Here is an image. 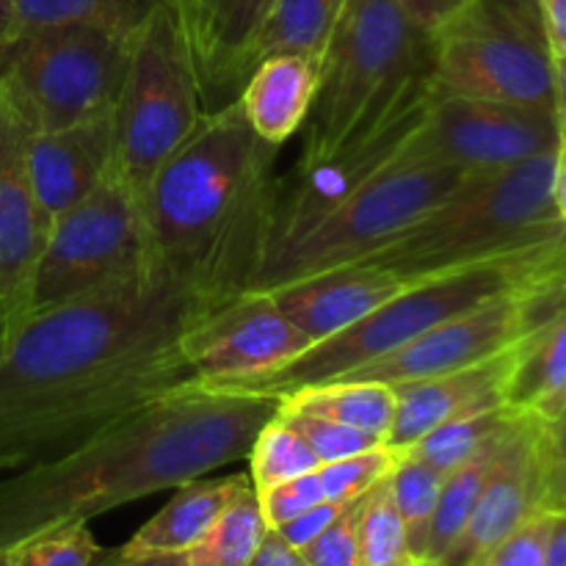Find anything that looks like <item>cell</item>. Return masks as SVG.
<instances>
[{
    "mask_svg": "<svg viewBox=\"0 0 566 566\" xmlns=\"http://www.w3.org/2000/svg\"><path fill=\"white\" fill-rule=\"evenodd\" d=\"M564 307V282L553 285L514 287L486 298L479 307L442 321L434 329L423 332L376 363L363 365L340 379L381 381V385H403V381L440 376L448 370L468 368L495 357L503 348L517 343L525 332ZM335 381V379H332Z\"/></svg>",
    "mask_w": 566,
    "mask_h": 566,
    "instance_id": "cell-14",
    "label": "cell"
},
{
    "mask_svg": "<svg viewBox=\"0 0 566 566\" xmlns=\"http://www.w3.org/2000/svg\"><path fill=\"white\" fill-rule=\"evenodd\" d=\"M506 429L497 437H492L475 457H470L468 462L459 464L457 470H451V473L446 475L440 497H437L434 517H431L429 545H426L423 564L418 566H434L453 545H457L462 531L468 528L475 503H479L481 497V490H484L486 484V475H490L492 462H495L497 446H501Z\"/></svg>",
    "mask_w": 566,
    "mask_h": 566,
    "instance_id": "cell-27",
    "label": "cell"
},
{
    "mask_svg": "<svg viewBox=\"0 0 566 566\" xmlns=\"http://www.w3.org/2000/svg\"><path fill=\"white\" fill-rule=\"evenodd\" d=\"M252 484L249 475L230 479H199L177 486L171 501L133 534L127 545L119 547L122 556L138 553H186L208 534L219 514Z\"/></svg>",
    "mask_w": 566,
    "mask_h": 566,
    "instance_id": "cell-24",
    "label": "cell"
},
{
    "mask_svg": "<svg viewBox=\"0 0 566 566\" xmlns=\"http://www.w3.org/2000/svg\"><path fill=\"white\" fill-rule=\"evenodd\" d=\"M542 566H566V512H558L553 517L545 545V564Z\"/></svg>",
    "mask_w": 566,
    "mask_h": 566,
    "instance_id": "cell-45",
    "label": "cell"
},
{
    "mask_svg": "<svg viewBox=\"0 0 566 566\" xmlns=\"http://www.w3.org/2000/svg\"><path fill=\"white\" fill-rule=\"evenodd\" d=\"M127 39L99 28L22 31L0 50V83L33 133L77 125L114 108Z\"/></svg>",
    "mask_w": 566,
    "mask_h": 566,
    "instance_id": "cell-10",
    "label": "cell"
},
{
    "mask_svg": "<svg viewBox=\"0 0 566 566\" xmlns=\"http://www.w3.org/2000/svg\"><path fill=\"white\" fill-rule=\"evenodd\" d=\"M247 566H307V562H304L296 547L287 545L276 531L269 528V534L263 536V542H260V547L249 558Z\"/></svg>",
    "mask_w": 566,
    "mask_h": 566,
    "instance_id": "cell-43",
    "label": "cell"
},
{
    "mask_svg": "<svg viewBox=\"0 0 566 566\" xmlns=\"http://www.w3.org/2000/svg\"><path fill=\"white\" fill-rule=\"evenodd\" d=\"M269 534L254 486L249 484L224 512L219 514L208 534L186 551L188 566H247L249 558Z\"/></svg>",
    "mask_w": 566,
    "mask_h": 566,
    "instance_id": "cell-29",
    "label": "cell"
},
{
    "mask_svg": "<svg viewBox=\"0 0 566 566\" xmlns=\"http://www.w3.org/2000/svg\"><path fill=\"white\" fill-rule=\"evenodd\" d=\"M517 343L484 363L396 385V418L381 442L392 451H407L446 420L475 409L506 407V385L517 357Z\"/></svg>",
    "mask_w": 566,
    "mask_h": 566,
    "instance_id": "cell-20",
    "label": "cell"
},
{
    "mask_svg": "<svg viewBox=\"0 0 566 566\" xmlns=\"http://www.w3.org/2000/svg\"><path fill=\"white\" fill-rule=\"evenodd\" d=\"M0 566H9V553H3V556H0Z\"/></svg>",
    "mask_w": 566,
    "mask_h": 566,
    "instance_id": "cell-48",
    "label": "cell"
},
{
    "mask_svg": "<svg viewBox=\"0 0 566 566\" xmlns=\"http://www.w3.org/2000/svg\"><path fill=\"white\" fill-rule=\"evenodd\" d=\"M348 503H318V506L307 509V512H302L298 517L287 520V523H282L280 528H271L276 531V534L282 536V539L287 542L291 547H296V551H302L304 545H310V542L315 539L318 534H324L326 528H329L332 523H335L337 517H340V512L346 509Z\"/></svg>",
    "mask_w": 566,
    "mask_h": 566,
    "instance_id": "cell-40",
    "label": "cell"
},
{
    "mask_svg": "<svg viewBox=\"0 0 566 566\" xmlns=\"http://www.w3.org/2000/svg\"><path fill=\"white\" fill-rule=\"evenodd\" d=\"M280 401L324 415L348 429L365 431L376 440H385L396 418V387L381 385V381L335 379L324 385L298 387L280 396Z\"/></svg>",
    "mask_w": 566,
    "mask_h": 566,
    "instance_id": "cell-25",
    "label": "cell"
},
{
    "mask_svg": "<svg viewBox=\"0 0 566 566\" xmlns=\"http://www.w3.org/2000/svg\"><path fill=\"white\" fill-rule=\"evenodd\" d=\"M434 92L564 114V77L514 0H470L431 31Z\"/></svg>",
    "mask_w": 566,
    "mask_h": 566,
    "instance_id": "cell-9",
    "label": "cell"
},
{
    "mask_svg": "<svg viewBox=\"0 0 566 566\" xmlns=\"http://www.w3.org/2000/svg\"><path fill=\"white\" fill-rule=\"evenodd\" d=\"M468 177L434 160L407 158L401 149L385 171L337 205L318 224L265 252L243 291L265 293L287 282L363 263L412 227L426 210L440 205Z\"/></svg>",
    "mask_w": 566,
    "mask_h": 566,
    "instance_id": "cell-8",
    "label": "cell"
},
{
    "mask_svg": "<svg viewBox=\"0 0 566 566\" xmlns=\"http://www.w3.org/2000/svg\"><path fill=\"white\" fill-rule=\"evenodd\" d=\"M431 33L398 0H343L318 55L298 160H318L426 99Z\"/></svg>",
    "mask_w": 566,
    "mask_h": 566,
    "instance_id": "cell-4",
    "label": "cell"
},
{
    "mask_svg": "<svg viewBox=\"0 0 566 566\" xmlns=\"http://www.w3.org/2000/svg\"><path fill=\"white\" fill-rule=\"evenodd\" d=\"M17 36V11L14 0H0V50Z\"/></svg>",
    "mask_w": 566,
    "mask_h": 566,
    "instance_id": "cell-46",
    "label": "cell"
},
{
    "mask_svg": "<svg viewBox=\"0 0 566 566\" xmlns=\"http://www.w3.org/2000/svg\"><path fill=\"white\" fill-rule=\"evenodd\" d=\"M88 523L64 525L9 551V566H94L103 558Z\"/></svg>",
    "mask_w": 566,
    "mask_h": 566,
    "instance_id": "cell-34",
    "label": "cell"
},
{
    "mask_svg": "<svg viewBox=\"0 0 566 566\" xmlns=\"http://www.w3.org/2000/svg\"><path fill=\"white\" fill-rule=\"evenodd\" d=\"M506 407L547 423H564L566 412V313L564 307L525 332L517 343Z\"/></svg>",
    "mask_w": 566,
    "mask_h": 566,
    "instance_id": "cell-23",
    "label": "cell"
},
{
    "mask_svg": "<svg viewBox=\"0 0 566 566\" xmlns=\"http://www.w3.org/2000/svg\"><path fill=\"white\" fill-rule=\"evenodd\" d=\"M558 512H536L514 528L497 547H492L479 566H542L553 517Z\"/></svg>",
    "mask_w": 566,
    "mask_h": 566,
    "instance_id": "cell-37",
    "label": "cell"
},
{
    "mask_svg": "<svg viewBox=\"0 0 566 566\" xmlns=\"http://www.w3.org/2000/svg\"><path fill=\"white\" fill-rule=\"evenodd\" d=\"M357 566H418L409 558L407 536L392 506L387 479L370 486L359 501Z\"/></svg>",
    "mask_w": 566,
    "mask_h": 566,
    "instance_id": "cell-33",
    "label": "cell"
},
{
    "mask_svg": "<svg viewBox=\"0 0 566 566\" xmlns=\"http://www.w3.org/2000/svg\"><path fill=\"white\" fill-rule=\"evenodd\" d=\"M276 153L238 97L205 111L138 197L149 258L221 298L241 293L263 249Z\"/></svg>",
    "mask_w": 566,
    "mask_h": 566,
    "instance_id": "cell-3",
    "label": "cell"
},
{
    "mask_svg": "<svg viewBox=\"0 0 566 566\" xmlns=\"http://www.w3.org/2000/svg\"><path fill=\"white\" fill-rule=\"evenodd\" d=\"M442 481H446V475L437 473L434 468H429V464H423L407 451H398L396 462L387 473V490H390L392 506L401 517L407 551L415 564H423L431 517H434Z\"/></svg>",
    "mask_w": 566,
    "mask_h": 566,
    "instance_id": "cell-30",
    "label": "cell"
},
{
    "mask_svg": "<svg viewBox=\"0 0 566 566\" xmlns=\"http://www.w3.org/2000/svg\"><path fill=\"white\" fill-rule=\"evenodd\" d=\"M564 423L514 415L457 545L434 566H479L536 512H566Z\"/></svg>",
    "mask_w": 566,
    "mask_h": 566,
    "instance_id": "cell-12",
    "label": "cell"
},
{
    "mask_svg": "<svg viewBox=\"0 0 566 566\" xmlns=\"http://www.w3.org/2000/svg\"><path fill=\"white\" fill-rule=\"evenodd\" d=\"M249 481L254 492H265L276 484L298 479L321 468L313 448L302 440L296 429L285 418L274 415L249 446Z\"/></svg>",
    "mask_w": 566,
    "mask_h": 566,
    "instance_id": "cell-32",
    "label": "cell"
},
{
    "mask_svg": "<svg viewBox=\"0 0 566 566\" xmlns=\"http://www.w3.org/2000/svg\"><path fill=\"white\" fill-rule=\"evenodd\" d=\"M276 407V396L191 381L59 457L0 473V556L247 459Z\"/></svg>",
    "mask_w": 566,
    "mask_h": 566,
    "instance_id": "cell-2",
    "label": "cell"
},
{
    "mask_svg": "<svg viewBox=\"0 0 566 566\" xmlns=\"http://www.w3.org/2000/svg\"><path fill=\"white\" fill-rule=\"evenodd\" d=\"M158 0H14L17 33L44 28H99L130 36Z\"/></svg>",
    "mask_w": 566,
    "mask_h": 566,
    "instance_id": "cell-28",
    "label": "cell"
},
{
    "mask_svg": "<svg viewBox=\"0 0 566 566\" xmlns=\"http://www.w3.org/2000/svg\"><path fill=\"white\" fill-rule=\"evenodd\" d=\"M147 258L138 199L111 169L88 197L50 221L28 315L86 296L136 271Z\"/></svg>",
    "mask_w": 566,
    "mask_h": 566,
    "instance_id": "cell-11",
    "label": "cell"
},
{
    "mask_svg": "<svg viewBox=\"0 0 566 566\" xmlns=\"http://www.w3.org/2000/svg\"><path fill=\"white\" fill-rule=\"evenodd\" d=\"M429 97L409 105L379 130L368 133L357 142H348L337 153L318 160H298L291 175L274 177L269 188V205H265L260 258L318 224L326 213H332L337 205L346 202L352 193H357L379 171H385L401 155L403 144L423 119Z\"/></svg>",
    "mask_w": 566,
    "mask_h": 566,
    "instance_id": "cell-15",
    "label": "cell"
},
{
    "mask_svg": "<svg viewBox=\"0 0 566 566\" xmlns=\"http://www.w3.org/2000/svg\"><path fill=\"white\" fill-rule=\"evenodd\" d=\"M227 298L147 258L0 340V473L44 462L191 385L182 337Z\"/></svg>",
    "mask_w": 566,
    "mask_h": 566,
    "instance_id": "cell-1",
    "label": "cell"
},
{
    "mask_svg": "<svg viewBox=\"0 0 566 566\" xmlns=\"http://www.w3.org/2000/svg\"><path fill=\"white\" fill-rule=\"evenodd\" d=\"M564 147V114L431 92L403 155L462 175H492Z\"/></svg>",
    "mask_w": 566,
    "mask_h": 566,
    "instance_id": "cell-13",
    "label": "cell"
},
{
    "mask_svg": "<svg viewBox=\"0 0 566 566\" xmlns=\"http://www.w3.org/2000/svg\"><path fill=\"white\" fill-rule=\"evenodd\" d=\"M258 501H260V512H263L265 525L269 528H280L282 523L287 520L298 517L302 512L307 509L318 506L324 503V490H321V479H318V470L313 473H304L298 479L285 481V484H276L271 490L258 492Z\"/></svg>",
    "mask_w": 566,
    "mask_h": 566,
    "instance_id": "cell-39",
    "label": "cell"
},
{
    "mask_svg": "<svg viewBox=\"0 0 566 566\" xmlns=\"http://www.w3.org/2000/svg\"><path fill=\"white\" fill-rule=\"evenodd\" d=\"M564 235H558L520 249V252L503 254V258L412 282L407 291L376 307L363 321L337 332L329 340L313 343L307 352L293 357L282 368L271 370L260 379L213 387V390L263 392V396L280 398L298 387L340 379V376L407 346L409 340L434 329L442 321L479 307L497 293L564 282Z\"/></svg>",
    "mask_w": 566,
    "mask_h": 566,
    "instance_id": "cell-6",
    "label": "cell"
},
{
    "mask_svg": "<svg viewBox=\"0 0 566 566\" xmlns=\"http://www.w3.org/2000/svg\"><path fill=\"white\" fill-rule=\"evenodd\" d=\"M318 61L302 53H274L249 70L238 103L265 144L282 147L304 127L315 97Z\"/></svg>",
    "mask_w": 566,
    "mask_h": 566,
    "instance_id": "cell-22",
    "label": "cell"
},
{
    "mask_svg": "<svg viewBox=\"0 0 566 566\" xmlns=\"http://www.w3.org/2000/svg\"><path fill=\"white\" fill-rule=\"evenodd\" d=\"M564 147L512 169L470 175L363 263L420 282L564 235Z\"/></svg>",
    "mask_w": 566,
    "mask_h": 566,
    "instance_id": "cell-5",
    "label": "cell"
},
{
    "mask_svg": "<svg viewBox=\"0 0 566 566\" xmlns=\"http://www.w3.org/2000/svg\"><path fill=\"white\" fill-rule=\"evenodd\" d=\"M25 164L39 213L50 227L114 169V108L61 130H31Z\"/></svg>",
    "mask_w": 566,
    "mask_h": 566,
    "instance_id": "cell-18",
    "label": "cell"
},
{
    "mask_svg": "<svg viewBox=\"0 0 566 566\" xmlns=\"http://www.w3.org/2000/svg\"><path fill=\"white\" fill-rule=\"evenodd\" d=\"M398 3L409 11V17H412L420 28H426V31L431 33L437 25H442L448 17L457 14L462 6H468L470 0H398Z\"/></svg>",
    "mask_w": 566,
    "mask_h": 566,
    "instance_id": "cell-42",
    "label": "cell"
},
{
    "mask_svg": "<svg viewBox=\"0 0 566 566\" xmlns=\"http://www.w3.org/2000/svg\"><path fill=\"white\" fill-rule=\"evenodd\" d=\"M31 127L0 83V340L31 307V285L48 221L39 213L28 180Z\"/></svg>",
    "mask_w": 566,
    "mask_h": 566,
    "instance_id": "cell-17",
    "label": "cell"
},
{
    "mask_svg": "<svg viewBox=\"0 0 566 566\" xmlns=\"http://www.w3.org/2000/svg\"><path fill=\"white\" fill-rule=\"evenodd\" d=\"M536 22H539L542 39L551 53L553 66L564 77L566 61V0H534Z\"/></svg>",
    "mask_w": 566,
    "mask_h": 566,
    "instance_id": "cell-41",
    "label": "cell"
},
{
    "mask_svg": "<svg viewBox=\"0 0 566 566\" xmlns=\"http://www.w3.org/2000/svg\"><path fill=\"white\" fill-rule=\"evenodd\" d=\"M180 11L202 108L232 103L247 81V50L274 0H171Z\"/></svg>",
    "mask_w": 566,
    "mask_h": 566,
    "instance_id": "cell-19",
    "label": "cell"
},
{
    "mask_svg": "<svg viewBox=\"0 0 566 566\" xmlns=\"http://www.w3.org/2000/svg\"><path fill=\"white\" fill-rule=\"evenodd\" d=\"M276 415L285 418L293 429L302 434V440L313 448V453L318 457L321 464L337 462V459H348L354 453H363L368 448L381 446V440L365 434V431L348 429V426L337 423V420L324 418L318 412H310V409L291 407V403L280 401Z\"/></svg>",
    "mask_w": 566,
    "mask_h": 566,
    "instance_id": "cell-36",
    "label": "cell"
},
{
    "mask_svg": "<svg viewBox=\"0 0 566 566\" xmlns=\"http://www.w3.org/2000/svg\"><path fill=\"white\" fill-rule=\"evenodd\" d=\"M514 3H517V9L523 11V14H528L531 20L536 22V6H534V0H514ZM536 25H539V22H536Z\"/></svg>",
    "mask_w": 566,
    "mask_h": 566,
    "instance_id": "cell-47",
    "label": "cell"
},
{
    "mask_svg": "<svg viewBox=\"0 0 566 566\" xmlns=\"http://www.w3.org/2000/svg\"><path fill=\"white\" fill-rule=\"evenodd\" d=\"M398 451L387 448L385 442L376 448H368L363 453H354L348 459H337V462H326L318 468L321 490L329 503H352L363 497L370 486L387 479L392 462H396Z\"/></svg>",
    "mask_w": 566,
    "mask_h": 566,
    "instance_id": "cell-35",
    "label": "cell"
},
{
    "mask_svg": "<svg viewBox=\"0 0 566 566\" xmlns=\"http://www.w3.org/2000/svg\"><path fill=\"white\" fill-rule=\"evenodd\" d=\"M94 566H188L186 553H138V556H122L119 551L103 553Z\"/></svg>",
    "mask_w": 566,
    "mask_h": 566,
    "instance_id": "cell-44",
    "label": "cell"
},
{
    "mask_svg": "<svg viewBox=\"0 0 566 566\" xmlns=\"http://www.w3.org/2000/svg\"><path fill=\"white\" fill-rule=\"evenodd\" d=\"M343 0H274L247 50V75L260 59L302 53L318 61Z\"/></svg>",
    "mask_w": 566,
    "mask_h": 566,
    "instance_id": "cell-26",
    "label": "cell"
},
{
    "mask_svg": "<svg viewBox=\"0 0 566 566\" xmlns=\"http://www.w3.org/2000/svg\"><path fill=\"white\" fill-rule=\"evenodd\" d=\"M307 348V337L260 291H241L216 304L182 337V354L199 387L260 379Z\"/></svg>",
    "mask_w": 566,
    "mask_h": 566,
    "instance_id": "cell-16",
    "label": "cell"
},
{
    "mask_svg": "<svg viewBox=\"0 0 566 566\" xmlns=\"http://www.w3.org/2000/svg\"><path fill=\"white\" fill-rule=\"evenodd\" d=\"M202 114L180 11L171 0H158L127 39L125 75L114 103V175L133 197H142Z\"/></svg>",
    "mask_w": 566,
    "mask_h": 566,
    "instance_id": "cell-7",
    "label": "cell"
},
{
    "mask_svg": "<svg viewBox=\"0 0 566 566\" xmlns=\"http://www.w3.org/2000/svg\"><path fill=\"white\" fill-rule=\"evenodd\" d=\"M359 501H363V497L348 503L340 512V517H337L324 534H318L310 545H304L302 551H298L307 566H357Z\"/></svg>",
    "mask_w": 566,
    "mask_h": 566,
    "instance_id": "cell-38",
    "label": "cell"
},
{
    "mask_svg": "<svg viewBox=\"0 0 566 566\" xmlns=\"http://www.w3.org/2000/svg\"><path fill=\"white\" fill-rule=\"evenodd\" d=\"M412 282L374 263H354L265 291L282 315L313 343L329 340L374 313ZM263 293V291H260Z\"/></svg>",
    "mask_w": 566,
    "mask_h": 566,
    "instance_id": "cell-21",
    "label": "cell"
},
{
    "mask_svg": "<svg viewBox=\"0 0 566 566\" xmlns=\"http://www.w3.org/2000/svg\"><path fill=\"white\" fill-rule=\"evenodd\" d=\"M514 415L517 412H512L509 407L475 409V412L459 415L420 437L415 446L407 448V453L434 468L437 473L448 475L470 457H475L492 437L501 434L512 423Z\"/></svg>",
    "mask_w": 566,
    "mask_h": 566,
    "instance_id": "cell-31",
    "label": "cell"
}]
</instances>
